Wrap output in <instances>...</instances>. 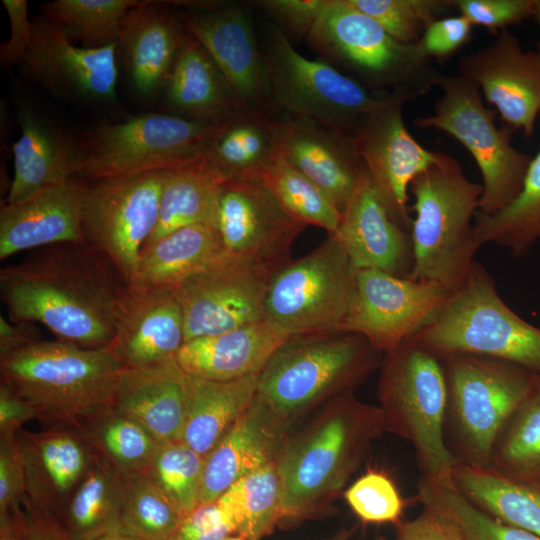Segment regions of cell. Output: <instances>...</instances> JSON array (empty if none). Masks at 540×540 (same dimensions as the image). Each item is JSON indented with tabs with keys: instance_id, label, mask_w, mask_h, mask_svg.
Here are the masks:
<instances>
[{
	"instance_id": "1",
	"label": "cell",
	"mask_w": 540,
	"mask_h": 540,
	"mask_svg": "<svg viewBox=\"0 0 540 540\" xmlns=\"http://www.w3.org/2000/svg\"><path fill=\"white\" fill-rule=\"evenodd\" d=\"M126 284L85 244L40 248L0 270V298L13 322L38 323L57 340L109 345Z\"/></svg>"
},
{
	"instance_id": "2",
	"label": "cell",
	"mask_w": 540,
	"mask_h": 540,
	"mask_svg": "<svg viewBox=\"0 0 540 540\" xmlns=\"http://www.w3.org/2000/svg\"><path fill=\"white\" fill-rule=\"evenodd\" d=\"M386 432L379 406L345 393L287 434L275 464L282 521L301 523L333 515L334 501Z\"/></svg>"
},
{
	"instance_id": "3",
	"label": "cell",
	"mask_w": 540,
	"mask_h": 540,
	"mask_svg": "<svg viewBox=\"0 0 540 540\" xmlns=\"http://www.w3.org/2000/svg\"><path fill=\"white\" fill-rule=\"evenodd\" d=\"M382 359L359 334L290 335L260 372L253 402L286 436L330 401L355 391Z\"/></svg>"
},
{
	"instance_id": "4",
	"label": "cell",
	"mask_w": 540,
	"mask_h": 540,
	"mask_svg": "<svg viewBox=\"0 0 540 540\" xmlns=\"http://www.w3.org/2000/svg\"><path fill=\"white\" fill-rule=\"evenodd\" d=\"M123 366L110 345L37 341L0 355V378L48 427L72 426L111 405Z\"/></svg>"
},
{
	"instance_id": "5",
	"label": "cell",
	"mask_w": 540,
	"mask_h": 540,
	"mask_svg": "<svg viewBox=\"0 0 540 540\" xmlns=\"http://www.w3.org/2000/svg\"><path fill=\"white\" fill-rule=\"evenodd\" d=\"M414 202L410 229L413 268L408 278L433 281L454 293L466 281L481 247L474 219L483 193L459 162L442 152L409 188Z\"/></svg>"
},
{
	"instance_id": "6",
	"label": "cell",
	"mask_w": 540,
	"mask_h": 540,
	"mask_svg": "<svg viewBox=\"0 0 540 540\" xmlns=\"http://www.w3.org/2000/svg\"><path fill=\"white\" fill-rule=\"evenodd\" d=\"M306 41L318 58L376 94L414 100L441 75L417 43L398 42L347 0H327Z\"/></svg>"
},
{
	"instance_id": "7",
	"label": "cell",
	"mask_w": 540,
	"mask_h": 540,
	"mask_svg": "<svg viewBox=\"0 0 540 540\" xmlns=\"http://www.w3.org/2000/svg\"><path fill=\"white\" fill-rule=\"evenodd\" d=\"M410 339L441 359L481 356L540 375V328L502 300L494 278L476 261L465 283Z\"/></svg>"
},
{
	"instance_id": "8",
	"label": "cell",
	"mask_w": 540,
	"mask_h": 540,
	"mask_svg": "<svg viewBox=\"0 0 540 540\" xmlns=\"http://www.w3.org/2000/svg\"><path fill=\"white\" fill-rule=\"evenodd\" d=\"M377 398L386 432L409 441L423 477L449 480L460 462L446 438L448 385L441 358L412 339L383 355Z\"/></svg>"
},
{
	"instance_id": "9",
	"label": "cell",
	"mask_w": 540,
	"mask_h": 540,
	"mask_svg": "<svg viewBox=\"0 0 540 540\" xmlns=\"http://www.w3.org/2000/svg\"><path fill=\"white\" fill-rule=\"evenodd\" d=\"M448 385L446 430L460 462L489 467L494 443L532 389L537 374L474 355L442 358Z\"/></svg>"
},
{
	"instance_id": "10",
	"label": "cell",
	"mask_w": 540,
	"mask_h": 540,
	"mask_svg": "<svg viewBox=\"0 0 540 540\" xmlns=\"http://www.w3.org/2000/svg\"><path fill=\"white\" fill-rule=\"evenodd\" d=\"M270 104L278 114L353 134L359 120L393 96L369 91L328 62L301 55L275 25L263 50Z\"/></svg>"
},
{
	"instance_id": "11",
	"label": "cell",
	"mask_w": 540,
	"mask_h": 540,
	"mask_svg": "<svg viewBox=\"0 0 540 540\" xmlns=\"http://www.w3.org/2000/svg\"><path fill=\"white\" fill-rule=\"evenodd\" d=\"M436 86L442 95L434 113L414 124L444 131L469 151L483 179L478 211L495 214L519 195L532 157L511 145L510 130L496 126L495 111L485 107L474 83L458 74H441Z\"/></svg>"
},
{
	"instance_id": "12",
	"label": "cell",
	"mask_w": 540,
	"mask_h": 540,
	"mask_svg": "<svg viewBox=\"0 0 540 540\" xmlns=\"http://www.w3.org/2000/svg\"><path fill=\"white\" fill-rule=\"evenodd\" d=\"M217 122L149 113L96 127L81 148L79 178L172 170L202 158Z\"/></svg>"
},
{
	"instance_id": "13",
	"label": "cell",
	"mask_w": 540,
	"mask_h": 540,
	"mask_svg": "<svg viewBox=\"0 0 540 540\" xmlns=\"http://www.w3.org/2000/svg\"><path fill=\"white\" fill-rule=\"evenodd\" d=\"M355 290L356 270L339 241L328 235L313 251L273 273L266 317L290 335L340 331Z\"/></svg>"
},
{
	"instance_id": "14",
	"label": "cell",
	"mask_w": 540,
	"mask_h": 540,
	"mask_svg": "<svg viewBox=\"0 0 540 540\" xmlns=\"http://www.w3.org/2000/svg\"><path fill=\"white\" fill-rule=\"evenodd\" d=\"M168 170L95 180L86 184L81 207L85 245L106 260L126 286L159 215Z\"/></svg>"
},
{
	"instance_id": "15",
	"label": "cell",
	"mask_w": 540,
	"mask_h": 540,
	"mask_svg": "<svg viewBox=\"0 0 540 540\" xmlns=\"http://www.w3.org/2000/svg\"><path fill=\"white\" fill-rule=\"evenodd\" d=\"M273 272L224 252L172 291L183 312L185 342L267 318L265 299Z\"/></svg>"
},
{
	"instance_id": "16",
	"label": "cell",
	"mask_w": 540,
	"mask_h": 540,
	"mask_svg": "<svg viewBox=\"0 0 540 540\" xmlns=\"http://www.w3.org/2000/svg\"><path fill=\"white\" fill-rule=\"evenodd\" d=\"M436 282L356 271V290L340 331L359 334L385 355L410 339L448 300Z\"/></svg>"
},
{
	"instance_id": "17",
	"label": "cell",
	"mask_w": 540,
	"mask_h": 540,
	"mask_svg": "<svg viewBox=\"0 0 540 540\" xmlns=\"http://www.w3.org/2000/svg\"><path fill=\"white\" fill-rule=\"evenodd\" d=\"M403 97H390L359 120L353 138L360 159L389 215L410 232L408 190L412 180L431 166L438 152L420 145L407 130Z\"/></svg>"
},
{
	"instance_id": "18",
	"label": "cell",
	"mask_w": 540,
	"mask_h": 540,
	"mask_svg": "<svg viewBox=\"0 0 540 540\" xmlns=\"http://www.w3.org/2000/svg\"><path fill=\"white\" fill-rule=\"evenodd\" d=\"M306 226L283 208L261 178L224 182L217 227L226 253L274 273L291 260L293 243Z\"/></svg>"
},
{
	"instance_id": "19",
	"label": "cell",
	"mask_w": 540,
	"mask_h": 540,
	"mask_svg": "<svg viewBox=\"0 0 540 540\" xmlns=\"http://www.w3.org/2000/svg\"><path fill=\"white\" fill-rule=\"evenodd\" d=\"M193 7L179 14L185 31L210 55L244 107L272 110L263 50L249 13L232 4Z\"/></svg>"
},
{
	"instance_id": "20",
	"label": "cell",
	"mask_w": 540,
	"mask_h": 540,
	"mask_svg": "<svg viewBox=\"0 0 540 540\" xmlns=\"http://www.w3.org/2000/svg\"><path fill=\"white\" fill-rule=\"evenodd\" d=\"M458 75L474 83L502 121L526 137L540 114V55L525 51L507 30L488 46L462 56Z\"/></svg>"
},
{
	"instance_id": "21",
	"label": "cell",
	"mask_w": 540,
	"mask_h": 540,
	"mask_svg": "<svg viewBox=\"0 0 540 540\" xmlns=\"http://www.w3.org/2000/svg\"><path fill=\"white\" fill-rule=\"evenodd\" d=\"M32 39L21 62L27 76L67 95L98 100L116 96L118 42L78 47L50 18L32 20Z\"/></svg>"
},
{
	"instance_id": "22",
	"label": "cell",
	"mask_w": 540,
	"mask_h": 540,
	"mask_svg": "<svg viewBox=\"0 0 540 540\" xmlns=\"http://www.w3.org/2000/svg\"><path fill=\"white\" fill-rule=\"evenodd\" d=\"M184 343V316L172 290L126 286L109 344L123 369L174 359Z\"/></svg>"
},
{
	"instance_id": "23",
	"label": "cell",
	"mask_w": 540,
	"mask_h": 540,
	"mask_svg": "<svg viewBox=\"0 0 540 540\" xmlns=\"http://www.w3.org/2000/svg\"><path fill=\"white\" fill-rule=\"evenodd\" d=\"M333 236L356 271L374 269L399 277L412 271L410 232L393 221L364 165Z\"/></svg>"
},
{
	"instance_id": "24",
	"label": "cell",
	"mask_w": 540,
	"mask_h": 540,
	"mask_svg": "<svg viewBox=\"0 0 540 540\" xmlns=\"http://www.w3.org/2000/svg\"><path fill=\"white\" fill-rule=\"evenodd\" d=\"M86 182L74 178L2 204L0 260L30 249L57 244H85L81 207Z\"/></svg>"
},
{
	"instance_id": "25",
	"label": "cell",
	"mask_w": 540,
	"mask_h": 540,
	"mask_svg": "<svg viewBox=\"0 0 540 540\" xmlns=\"http://www.w3.org/2000/svg\"><path fill=\"white\" fill-rule=\"evenodd\" d=\"M280 115L279 154L343 211L363 163L353 135L314 121Z\"/></svg>"
},
{
	"instance_id": "26",
	"label": "cell",
	"mask_w": 540,
	"mask_h": 540,
	"mask_svg": "<svg viewBox=\"0 0 540 540\" xmlns=\"http://www.w3.org/2000/svg\"><path fill=\"white\" fill-rule=\"evenodd\" d=\"M25 473V497L59 517L95 460V453L73 426L18 432Z\"/></svg>"
},
{
	"instance_id": "27",
	"label": "cell",
	"mask_w": 540,
	"mask_h": 540,
	"mask_svg": "<svg viewBox=\"0 0 540 540\" xmlns=\"http://www.w3.org/2000/svg\"><path fill=\"white\" fill-rule=\"evenodd\" d=\"M194 378L176 358L123 369L112 407L140 424L159 443L179 440L188 414Z\"/></svg>"
},
{
	"instance_id": "28",
	"label": "cell",
	"mask_w": 540,
	"mask_h": 540,
	"mask_svg": "<svg viewBox=\"0 0 540 540\" xmlns=\"http://www.w3.org/2000/svg\"><path fill=\"white\" fill-rule=\"evenodd\" d=\"M290 334L268 318L186 341L176 355L190 376L229 381L260 373Z\"/></svg>"
},
{
	"instance_id": "29",
	"label": "cell",
	"mask_w": 540,
	"mask_h": 540,
	"mask_svg": "<svg viewBox=\"0 0 540 540\" xmlns=\"http://www.w3.org/2000/svg\"><path fill=\"white\" fill-rule=\"evenodd\" d=\"M280 132L277 112L243 107L216 123L202 159L225 181L260 178L279 154Z\"/></svg>"
},
{
	"instance_id": "30",
	"label": "cell",
	"mask_w": 540,
	"mask_h": 540,
	"mask_svg": "<svg viewBox=\"0 0 540 540\" xmlns=\"http://www.w3.org/2000/svg\"><path fill=\"white\" fill-rule=\"evenodd\" d=\"M160 2L142 1L125 18L119 44L136 89L150 94L167 82L186 33L180 16Z\"/></svg>"
},
{
	"instance_id": "31",
	"label": "cell",
	"mask_w": 540,
	"mask_h": 540,
	"mask_svg": "<svg viewBox=\"0 0 540 540\" xmlns=\"http://www.w3.org/2000/svg\"><path fill=\"white\" fill-rule=\"evenodd\" d=\"M284 438L252 402L205 457L199 505L215 502L232 484L275 461Z\"/></svg>"
},
{
	"instance_id": "32",
	"label": "cell",
	"mask_w": 540,
	"mask_h": 540,
	"mask_svg": "<svg viewBox=\"0 0 540 540\" xmlns=\"http://www.w3.org/2000/svg\"><path fill=\"white\" fill-rule=\"evenodd\" d=\"M21 135L12 145L14 174L5 203L17 202L45 187L79 178L81 148L36 116L20 117Z\"/></svg>"
},
{
	"instance_id": "33",
	"label": "cell",
	"mask_w": 540,
	"mask_h": 540,
	"mask_svg": "<svg viewBox=\"0 0 540 540\" xmlns=\"http://www.w3.org/2000/svg\"><path fill=\"white\" fill-rule=\"evenodd\" d=\"M167 84L170 102L187 118L218 122L244 107L210 55L187 32Z\"/></svg>"
},
{
	"instance_id": "34",
	"label": "cell",
	"mask_w": 540,
	"mask_h": 540,
	"mask_svg": "<svg viewBox=\"0 0 540 540\" xmlns=\"http://www.w3.org/2000/svg\"><path fill=\"white\" fill-rule=\"evenodd\" d=\"M224 252L216 225L196 223L179 228L144 246L129 286L173 290Z\"/></svg>"
},
{
	"instance_id": "35",
	"label": "cell",
	"mask_w": 540,
	"mask_h": 540,
	"mask_svg": "<svg viewBox=\"0 0 540 540\" xmlns=\"http://www.w3.org/2000/svg\"><path fill=\"white\" fill-rule=\"evenodd\" d=\"M260 373L229 381L194 378L181 440L206 457L252 404Z\"/></svg>"
},
{
	"instance_id": "36",
	"label": "cell",
	"mask_w": 540,
	"mask_h": 540,
	"mask_svg": "<svg viewBox=\"0 0 540 540\" xmlns=\"http://www.w3.org/2000/svg\"><path fill=\"white\" fill-rule=\"evenodd\" d=\"M451 481L477 508L540 537V483L517 481L490 467L462 462L453 469Z\"/></svg>"
},
{
	"instance_id": "37",
	"label": "cell",
	"mask_w": 540,
	"mask_h": 540,
	"mask_svg": "<svg viewBox=\"0 0 540 540\" xmlns=\"http://www.w3.org/2000/svg\"><path fill=\"white\" fill-rule=\"evenodd\" d=\"M125 487L126 476L96 456L58 518L74 540L121 533Z\"/></svg>"
},
{
	"instance_id": "38",
	"label": "cell",
	"mask_w": 540,
	"mask_h": 540,
	"mask_svg": "<svg viewBox=\"0 0 540 540\" xmlns=\"http://www.w3.org/2000/svg\"><path fill=\"white\" fill-rule=\"evenodd\" d=\"M225 179L202 158L168 170L156 227L147 244L179 228L210 223L217 226L219 196Z\"/></svg>"
},
{
	"instance_id": "39",
	"label": "cell",
	"mask_w": 540,
	"mask_h": 540,
	"mask_svg": "<svg viewBox=\"0 0 540 540\" xmlns=\"http://www.w3.org/2000/svg\"><path fill=\"white\" fill-rule=\"evenodd\" d=\"M96 456L125 476L147 473L159 443L140 424L106 405L72 425Z\"/></svg>"
},
{
	"instance_id": "40",
	"label": "cell",
	"mask_w": 540,
	"mask_h": 540,
	"mask_svg": "<svg viewBox=\"0 0 540 540\" xmlns=\"http://www.w3.org/2000/svg\"><path fill=\"white\" fill-rule=\"evenodd\" d=\"M233 534L262 540L282 521L281 491L275 461L232 484L215 501Z\"/></svg>"
},
{
	"instance_id": "41",
	"label": "cell",
	"mask_w": 540,
	"mask_h": 540,
	"mask_svg": "<svg viewBox=\"0 0 540 540\" xmlns=\"http://www.w3.org/2000/svg\"><path fill=\"white\" fill-rule=\"evenodd\" d=\"M474 230L480 245L495 243L516 258L540 241V150L531 160L519 195L495 214L477 211Z\"/></svg>"
},
{
	"instance_id": "42",
	"label": "cell",
	"mask_w": 540,
	"mask_h": 540,
	"mask_svg": "<svg viewBox=\"0 0 540 540\" xmlns=\"http://www.w3.org/2000/svg\"><path fill=\"white\" fill-rule=\"evenodd\" d=\"M489 467L517 481L540 483V375L501 429Z\"/></svg>"
},
{
	"instance_id": "43",
	"label": "cell",
	"mask_w": 540,
	"mask_h": 540,
	"mask_svg": "<svg viewBox=\"0 0 540 540\" xmlns=\"http://www.w3.org/2000/svg\"><path fill=\"white\" fill-rule=\"evenodd\" d=\"M437 513L460 540H540L523 529L508 525L473 505L449 480L421 477L413 497Z\"/></svg>"
},
{
	"instance_id": "44",
	"label": "cell",
	"mask_w": 540,
	"mask_h": 540,
	"mask_svg": "<svg viewBox=\"0 0 540 540\" xmlns=\"http://www.w3.org/2000/svg\"><path fill=\"white\" fill-rule=\"evenodd\" d=\"M136 0H56L41 5L42 14L69 37L85 47L119 42L128 13L141 4Z\"/></svg>"
},
{
	"instance_id": "45",
	"label": "cell",
	"mask_w": 540,
	"mask_h": 540,
	"mask_svg": "<svg viewBox=\"0 0 540 540\" xmlns=\"http://www.w3.org/2000/svg\"><path fill=\"white\" fill-rule=\"evenodd\" d=\"M260 178L283 208L305 225L318 226L334 235L341 212L330 197L280 154L264 169Z\"/></svg>"
},
{
	"instance_id": "46",
	"label": "cell",
	"mask_w": 540,
	"mask_h": 540,
	"mask_svg": "<svg viewBox=\"0 0 540 540\" xmlns=\"http://www.w3.org/2000/svg\"><path fill=\"white\" fill-rule=\"evenodd\" d=\"M182 519L147 473L126 476L121 533L139 540H167Z\"/></svg>"
},
{
	"instance_id": "47",
	"label": "cell",
	"mask_w": 540,
	"mask_h": 540,
	"mask_svg": "<svg viewBox=\"0 0 540 540\" xmlns=\"http://www.w3.org/2000/svg\"><path fill=\"white\" fill-rule=\"evenodd\" d=\"M204 461L179 439L159 444L147 472L183 517L199 505Z\"/></svg>"
},
{
	"instance_id": "48",
	"label": "cell",
	"mask_w": 540,
	"mask_h": 540,
	"mask_svg": "<svg viewBox=\"0 0 540 540\" xmlns=\"http://www.w3.org/2000/svg\"><path fill=\"white\" fill-rule=\"evenodd\" d=\"M374 19L392 38L403 44L419 41L426 28L442 18L452 0H347Z\"/></svg>"
},
{
	"instance_id": "49",
	"label": "cell",
	"mask_w": 540,
	"mask_h": 540,
	"mask_svg": "<svg viewBox=\"0 0 540 540\" xmlns=\"http://www.w3.org/2000/svg\"><path fill=\"white\" fill-rule=\"evenodd\" d=\"M353 513L364 523H392L402 520L403 511L414 498L404 499L391 476L368 468L343 492Z\"/></svg>"
},
{
	"instance_id": "50",
	"label": "cell",
	"mask_w": 540,
	"mask_h": 540,
	"mask_svg": "<svg viewBox=\"0 0 540 540\" xmlns=\"http://www.w3.org/2000/svg\"><path fill=\"white\" fill-rule=\"evenodd\" d=\"M536 0H452V4L473 26L492 34L533 17Z\"/></svg>"
},
{
	"instance_id": "51",
	"label": "cell",
	"mask_w": 540,
	"mask_h": 540,
	"mask_svg": "<svg viewBox=\"0 0 540 540\" xmlns=\"http://www.w3.org/2000/svg\"><path fill=\"white\" fill-rule=\"evenodd\" d=\"M26 473L17 434H0V518L21 506Z\"/></svg>"
},
{
	"instance_id": "52",
	"label": "cell",
	"mask_w": 540,
	"mask_h": 540,
	"mask_svg": "<svg viewBox=\"0 0 540 540\" xmlns=\"http://www.w3.org/2000/svg\"><path fill=\"white\" fill-rule=\"evenodd\" d=\"M253 4L275 20L288 39H306L327 0H259Z\"/></svg>"
},
{
	"instance_id": "53",
	"label": "cell",
	"mask_w": 540,
	"mask_h": 540,
	"mask_svg": "<svg viewBox=\"0 0 540 540\" xmlns=\"http://www.w3.org/2000/svg\"><path fill=\"white\" fill-rule=\"evenodd\" d=\"M473 25L461 14L433 21L417 42L429 59L445 62L471 39Z\"/></svg>"
},
{
	"instance_id": "54",
	"label": "cell",
	"mask_w": 540,
	"mask_h": 540,
	"mask_svg": "<svg viewBox=\"0 0 540 540\" xmlns=\"http://www.w3.org/2000/svg\"><path fill=\"white\" fill-rule=\"evenodd\" d=\"M233 534L215 502L198 505L167 540H222Z\"/></svg>"
},
{
	"instance_id": "55",
	"label": "cell",
	"mask_w": 540,
	"mask_h": 540,
	"mask_svg": "<svg viewBox=\"0 0 540 540\" xmlns=\"http://www.w3.org/2000/svg\"><path fill=\"white\" fill-rule=\"evenodd\" d=\"M11 515L22 540H74L58 517L38 508L25 496Z\"/></svg>"
},
{
	"instance_id": "56",
	"label": "cell",
	"mask_w": 540,
	"mask_h": 540,
	"mask_svg": "<svg viewBox=\"0 0 540 540\" xmlns=\"http://www.w3.org/2000/svg\"><path fill=\"white\" fill-rule=\"evenodd\" d=\"M9 20L10 37L1 45L0 60L5 65L22 62L32 39V20L28 17L26 0H3Z\"/></svg>"
},
{
	"instance_id": "57",
	"label": "cell",
	"mask_w": 540,
	"mask_h": 540,
	"mask_svg": "<svg viewBox=\"0 0 540 540\" xmlns=\"http://www.w3.org/2000/svg\"><path fill=\"white\" fill-rule=\"evenodd\" d=\"M395 537L378 540H460L451 526L433 510L424 507L411 520H400L395 525Z\"/></svg>"
},
{
	"instance_id": "58",
	"label": "cell",
	"mask_w": 540,
	"mask_h": 540,
	"mask_svg": "<svg viewBox=\"0 0 540 540\" xmlns=\"http://www.w3.org/2000/svg\"><path fill=\"white\" fill-rule=\"evenodd\" d=\"M33 419H36L33 407L0 383V434H17Z\"/></svg>"
},
{
	"instance_id": "59",
	"label": "cell",
	"mask_w": 540,
	"mask_h": 540,
	"mask_svg": "<svg viewBox=\"0 0 540 540\" xmlns=\"http://www.w3.org/2000/svg\"><path fill=\"white\" fill-rule=\"evenodd\" d=\"M42 340L36 326L29 322L8 321L0 317V355H5Z\"/></svg>"
},
{
	"instance_id": "60",
	"label": "cell",
	"mask_w": 540,
	"mask_h": 540,
	"mask_svg": "<svg viewBox=\"0 0 540 540\" xmlns=\"http://www.w3.org/2000/svg\"><path fill=\"white\" fill-rule=\"evenodd\" d=\"M0 540H22L11 514L0 518Z\"/></svg>"
},
{
	"instance_id": "61",
	"label": "cell",
	"mask_w": 540,
	"mask_h": 540,
	"mask_svg": "<svg viewBox=\"0 0 540 540\" xmlns=\"http://www.w3.org/2000/svg\"><path fill=\"white\" fill-rule=\"evenodd\" d=\"M95 540H139V539L132 537L130 535L124 534V533H113V534H108V535L99 537Z\"/></svg>"
},
{
	"instance_id": "62",
	"label": "cell",
	"mask_w": 540,
	"mask_h": 540,
	"mask_svg": "<svg viewBox=\"0 0 540 540\" xmlns=\"http://www.w3.org/2000/svg\"><path fill=\"white\" fill-rule=\"evenodd\" d=\"M351 536V532L342 529L338 531L336 534H334L332 537L326 539V540H349Z\"/></svg>"
},
{
	"instance_id": "63",
	"label": "cell",
	"mask_w": 540,
	"mask_h": 540,
	"mask_svg": "<svg viewBox=\"0 0 540 540\" xmlns=\"http://www.w3.org/2000/svg\"><path fill=\"white\" fill-rule=\"evenodd\" d=\"M533 17L540 28V0H536ZM537 52L540 55V43L538 44Z\"/></svg>"
},
{
	"instance_id": "64",
	"label": "cell",
	"mask_w": 540,
	"mask_h": 540,
	"mask_svg": "<svg viewBox=\"0 0 540 540\" xmlns=\"http://www.w3.org/2000/svg\"><path fill=\"white\" fill-rule=\"evenodd\" d=\"M222 540H245V539L242 538V537H240V536H238V535H236V536H230V535H229V536L223 538Z\"/></svg>"
}]
</instances>
